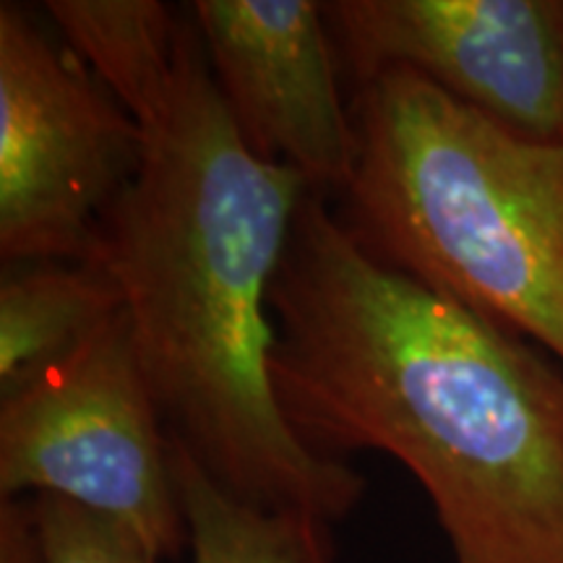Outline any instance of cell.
Instances as JSON below:
<instances>
[{"label": "cell", "instance_id": "277c9868", "mask_svg": "<svg viewBox=\"0 0 563 563\" xmlns=\"http://www.w3.org/2000/svg\"><path fill=\"white\" fill-rule=\"evenodd\" d=\"M55 496L136 534L162 561L188 551L173 439L121 311L68 361L0 405V498Z\"/></svg>", "mask_w": 563, "mask_h": 563}, {"label": "cell", "instance_id": "30bf717a", "mask_svg": "<svg viewBox=\"0 0 563 563\" xmlns=\"http://www.w3.org/2000/svg\"><path fill=\"white\" fill-rule=\"evenodd\" d=\"M173 473L186 514L191 563H334L329 522L238 501L178 443H173Z\"/></svg>", "mask_w": 563, "mask_h": 563}, {"label": "cell", "instance_id": "9c48e42d", "mask_svg": "<svg viewBox=\"0 0 563 563\" xmlns=\"http://www.w3.org/2000/svg\"><path fill=\"white\" fill-rule=\"evenodd\" d=\"M70 53L139 125L162 110L178 68L183 13L159 0H47Z\"/></svg>", "mask_w": 563, "mask_h": 563}, {"label": "cell", "instance_id": "52a82bcc", "mask_svg": "<svg viewBox=\"0 0 563 563\" xmlns=\"http://www.w3.org/2000/svg\"><path fill=\"white\" fill-rule=\"evenodd\" d=\"M191 19L232 125L258 159L340 194L355 165V129L340 60L316 0H199Z\"/></svg>", "mask_w": 563, "mask_h": 563}, {"label": "cell", "instance_id": "7a4b0ae2", "mask_svg": "<svg viewBox=\"0 0 563 563\" xmlns=\"http://www.w3.org/2000/svg\"><path fill=\"white\" fill-rule=\"evenodd\" d=\"M141 133L136 173L100 220L95 264L123 295L167 433L238 501L340 522L368 483L302 446L269 373L272 282L313 188L243 144L191 13L170 95Z\"/></svg>", "mask_w": 563, "mask_h": 563}, {"label": "cell", "instance_id": "8992f818", "mask_svg": "<svg viewBox=\"0 0 563 563\" xmlns=\"http://www.w3.org/2000/svg\"><path fill=\"white\" fill-rule=\"evenodd\" d=\"M321 5L355 89L405 70L519 136L563 144V0Z\"/></svg>", "mask_w": 563, "mask_h": 563}, {"label": "cell", "instance_id": "8fae6325", "mask_svg": "<svg viewBox=\"0 0 563 563\" xmlns=\"http://www.w3.org/2000/svg\"><path fill=\"white\" fill-rule=\"evenodd\" d=\"M47 563H170L110 519L55 496H34Z\"/></svg>", "mask_w": 563, "mask_h": 563}, {"label": "cell", "instance_id": "3957f363", "mask_svg": "<svg viewBox=\"0 0 563 563\" xmlns=\"http://www.w3.org/2000/svg\"><path fill=\"white\" fill-rule=\"evenodd\" d=\"M334 217L376 264L563 365V144L519 136L405 70L355 89Z\"/></svg>", "mask_w": 563, "mask_h": 563}, {"label": "cell", "instance_id": "7c38bea8", "mask_svg": "<svg viewBox=\"0 0 563 563\" xmlns=\"http://www.w3.org/2000/svg\"><path fill=\"white\" fill-rule=\"evenodd\" d=\"M0 563H47L34 498H0Z\"/></svg>", "mask_w": 563, "mask_h": 563}, {"label": "cell", "instance_id": "5b68a950", "mask_svg": "<svg viewBox=\"0 0 563 563\" xmlns=\"http://www.w3.org/2000/svg\"><path fill=\"white\" fill-rule=\"evenodd\" d=\"M141 146V125L95 74L21 5H0L3 262H95L100 220Z\"/></svg>", "mask_w": 563, "mask_h": 563}, {"label": "cell", "instance_id": "ba28073f", "mask_svg": "<svg viewBox=\"0 0 563 563\" xmlns=\"http://www.w3.org/2000/svg\"><path fill=\"white\" fill-rule=\"evenodd\" d=\"M121 311L123 295L100 264H13L0 285V394L68 361Z\"/></svg>", "mask_w": 563, "mask_h": 563}, {"label": "cell", "instance_id": "6da1fadb", "mask_svg": "<svg viewBox=\"0 0 563 563\" xmlns=\"http://www.w3.org/2000/svg\"><path fill=\"white\" fill-rule=\"evenodd\" d=\"M269 311L272 386L308 452L405 464L456 563H563V368L365 256L319 191L295 217Z\"/></svg>", "mask_w": 563, "mask_h": 563}]
</instances>
